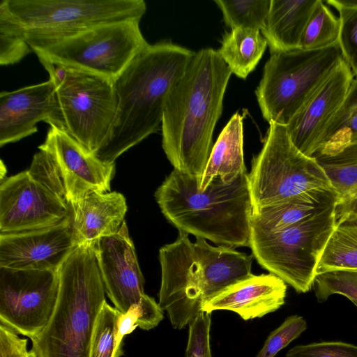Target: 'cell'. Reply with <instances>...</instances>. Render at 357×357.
<instances>
[{
    "label": "cell",
    "instance_id": "1",
    "mask_svg": "<svg viewBox=\"0 0 357 357\" xmlns=\"http://www.w3.org/2000/svg\"><path fill=\"white\" fill-rule=\"evenodd\" d=\"M231 72L217 50L195 52L164 109L162 146L174 169L201 180Z\"/></svg>",
    "mask_w": 357,
    "mask_h": 357
},
{
    "label": "cell",
    "instance_id": "2",
    "mask_svg": "<svg viewBox=\"0 0 357 357\" xmlns=\"http://www.w3.org/2000/svg\"><path fill=\"white\" fill-rule=\"evenodd\" d=\"M195 54L161 41L149 44L133 59L114 80L116 114L106 140L94 153L98 159L114 164L121 154L158 130L167 97Z\"/></svg>",
    "mask_w": 357,
    "mask_h": 357
},
{
    "label": "cell",
    "instance_id": "3",
    "mask_svg": "<svg viewBox=\"0 0 357 357\" xmlns=\"http://www.w3.org/2000/svg\"><path fill=\"white\" fill-rule=\"evenodd\" d=\"M253 257L234 248L212 246L198 237L192 243L188 234L178 231L176 240L159 251L158 303L167 311L173 328H183L206 302L250 275Z\"/></svg>",
    "mask_w": 357,
    "mask_h": 357
},
{
    "label": "cell",
    "instance_id": "4",
    "mask_svg": "<svg viewBox=\"0 0 357 357\" xmlns=\"http://www.w3.org/2000/svg\"><path fill=\"white\" fill-rule=\"evenodd\" d=\"M201 180L174 169L155 192L164 216L178 231L231 248L250 247L253 213L248 173L230 183Z\"/></svg>",
    "mask_w": 357,
    "mask_h": 357
},
{
    "label": "cell",
    "instance_id": "5",
    "mask_svg": "<svg viewBox=\"0 0 357 357\" xmlns=\"http://www.w3.org/2000/svg\"><path fill=\"white\" fill-rule=\"evenodd\" d=\"M59 293L46 327L31 338L37 357H89L98 314L106 301L93 243L77 246L58 270Z\"/></svg>",
    "mask_w": 357,
    "mask_h": 357
},
{
    "label": "cell",
    "instance_id": "6",
    "mask_svg": "<svg viewBox=\"0 0 357 357\" xmlns=\"http://www.w3.org/2000/svg\"><path fill=\"white\" fill-rule=\"evenodd\" d=\"M24 29L31 49L40 48L95 26L142 19L144 0H5Z\"/></svg>",
    "mask_w": 357,
    "mask_h": 357
},
{
    "label": "cell",
    "instance_id": "7",
    "mask_svg": "<svg viewBox=\"0 0 357 357\" xmlns=\"http://www.w3.org/2000/svg\"><path fill=\"white\" fill-rule=\"evenodd\" d=\"M343 59L339 43L271 54L255 91L263 117L287 126Z\"/></svg>",
    "mask_w": 357,
    "mask_h": 357
},
{
    "label": "cell",
    "instance_id": "8",
    "mask_svg": "<svg viewBox=\"0 0 357 357\" xmlns=\"http://www.w3.org/2000/svg\"><path fill=\"white\" fill-rule=\"evenodd\" d=\"M336 207L274 232L251 228L250 248L253 257L261 267L298 293L309 291L336 225Z\"/></svg>",
    "mask_w": 357,
    "mask_h": 357
},
{
    "label": "cell",
    "instance_id": "9",
    "mask_svg": "<svg viewBox=\"0 0 357 357\" xmlns=\"http://www.w3.org/2000/svg\"><path fill=\"white\" fill-rule=\"evenodd\" d=\"M248 179L253 211L307 191L332 188L316 159L301 152L291 141L286 126L275 122L269 123Z\"/></svg>",
    "mask_w": 357,
    "mask_h": 357
},
{
    "label": "cell",
    "instance_id": "10",
    "mask_svg": "<svg viewBox=\"0 0 357 357\" xmlns=\"http://www.w3.org/2000/svg\"><path fill=\"white\" fill-rule=\"evenodd\" d=\"M39 61L55 84L62 129L94 154L106 140L116 117L114 81Z\"/></svg>",
    "mask_w": 357,
    "mask_h": 357
},
{
    "label": "cell",
    "instance_id": "11",
    "mask_svg": "<svg viewBox=\"0 0 357 357\" xmlns=\"http://www.w3.org/2000/svg\"><path fill=\"white\" fill-rule=\"evenodd\" d=\"M140 19L95 26L49 46L31 49L39 60L115 80L149 44Z\"/></svg>",
    "mask_w": 357,
    "mask_h": 357
},
{
    "label": "cell",
    "instance_id": "12",
    "mask_svg": "<svg viewBox=\"0 0 357 357\" xmlns=\"http://www.w3.org/2000/svg\"><path fill=\"white\" fill-rule=\"evenodd\" d=\"M105 292L121 314L133 305L142 311L140 328L150 330L163 319V310L155 299L144 293L134 244L125 221L115 234L93 242Z\"/></svg>",
    "mask_w": 357,
    "mask_h": 357
},
{
    "label": "cell",
    "instance_id": "13",
    "mask_svg": "<svg viewBox=\"0 0 357 357\" xmlns=\"http://www.w3.org/2000/svg\"><path fill=\"white\" fill-rule=\"evenodd\" d=\"M58 293V271L0 267V324L31 339L48 324Z\"/></svg>",
    "mask_w": 357,
    "mask_h": 357
},
{
    "label": "cell",
    "instance_id": "14",
    "mask_svg": "<svg viewBox=\"0 0 357 357\" xmlns=\"http://www.w3.org/2000/svg\"><path fill=\"white\" fill-rule=\"evenodd\" d=\"M70 209V204L33 180L27 170L1 183V234L56 225L69 215Z\"/></svg>",
    "mask_w": 357,
    "mask_h": 357
},
{
    "label": "cell",
    "instance_id": "15",
    "mask_svg": "<svg viewBox=\"0 0 357 357\" xmlns=\"http://www.w3.org/2000/svg\"><path fill=\"white\" fill-rule=\"evenodd\" d=\"M77 246L70 209L69 215L56 225L0 234V267L58 271Z\"/></svg>",
    "mask_w": 357,
    "mask_h": 357
},
{
    "label": "cell",
    "instance_id": "16",
    "mask_svg": "<svg viewBox=\"0 0 357 357\" xmlns=\"http://www.w3.org/2000/svg\"><path fill=\"white\" fill-rule=\"evenodd\" d=\"M62 176L68 204L73 205L89 192H107L115 165L101 161L63 129L50 126L43 144Z\"/></svg>",
    "mask_w": 357,
    "mask_h": 357
},
{
    "label": "cell",
    "instance_id": "17",
    "mask_svg": "<svg viewBox=\"0 0 357 357\" xmlns=\"http://www.w3.org/2000/svg\"><path fill=\"white\" fill-rule=\"evenodd\" d=\"M343 59L286 126L289 137L303 154L312 157L324 132L343 103L354 81Z\"/></svg>",
    "mask_w": 357,
    "mask_h": 357
},
{
    "label": "cell",
    "instance_id": "18",
    "mask_svg": "<svg viewBox=\"0 0 357 357\" xmlns=\"http://www.w3.org/2000/svg\"><path fill=\"white\" fill-rule=\"evenodd\" d=\"M45 121L63 128L54 83L47 81L0 93V146L19 141L37 131Z\"/></svg>",
    "mask_w": 357,
    "mask_h": 357
},
{
    "label": "cell",
    "instance_id": "19",
    "mask_svg": "<svg viewBox=\"0 0 357 357\" xmlns=\"http://www.w3.org/2000/svg\"><path fill=\"white\" fill-rule=\"evenodd\" d=\"M287 289V284L272 273L251 274L213 297L202 310H230L245 321L260 318L284 304Z\"/></svg>",
    "mask_w": 357,
    "mask_h": 357
},
{
    "label": "cell",
    "instance_id": "20",
    "mask_svg": "<svg viewBox=\"0 0 357 357\" xmlns=\"http://www.w3.org/2000/svg\"><path fill=\"white\" fill-rule=\"evenodd\" d=\"M70 206L73 237L77 246L117 233L127 211L124 196L116 192H90Z\"/></svg>",
    "mask_w": 357,
    "mask_h": 357
},
{
    "label": "cell",
    "instance_id": "21",
    "mask_svg": "<svg viewBox=\"0 0 357 357\" xmlns=\"http://www.w3.org/2000/svg\"><path fill=\"white\" fill-rule=\"evenodd\" d=\"M337 204L333 188L315 189L253 211L251 228L274 232L298 224Z\"/></svg>",
    "mask_w": 357,
    "mask_h": 357
},
{
    "label": "cell",
    "instance_id": "22",
    "mask_svg": "<svg viewBox=\"0 0 357 357\" xmlns=\"http://www.w3.org/2000/svg\"><path fill=\"white\" fill-rule=\"evenodd\" d=\"M317 0H271L261 34L271 54L299 48L303 31Z\"/></svg>",
    "mask_w": 357,
    "mask_h": 357
},
{
    "label": "cell",
    "instance_id": "23",
    "mask_svg": "<svg viewBox=\"0 0 357 357\" xmlns=\"http://www.w3.org/2000/svg\"><path fill=\"white\" fill-rule=\"evenodd\" d=\"M243 118L235 113L213 146L199 189L204 190L217 177L227 183L247 172L243 157Z\"/></svg>",
    "mask_w": 357,
    "mask_h": 357
},
{
    "label": "cell",
    "instance_id": "24",
    "mask_svg": "<svg viewBox=\"0 0 357 357\" xmlns=\"http://www.w3.org/2000/svg\"><path fill=\"white\" fill-rule=\"evenodd\" d=\"M335 229L321 254L316 275L331 271L357 273V216L337 213Z\"/></svg>",
    "mask_w": 357,
    "mask_h": 357
},
{
    "label": "cell",
    "instance_id": "25",
    "mask_svg": "<svg viewBox=\"0 0 357 357\" xmlns=\"http://www.w3.org/2000/svg\"><path fill=\"white\" fill-rule=\"evenodd\" d=\"M267 46L260 31L239 27L224 34L217 51L231 73L245 79L256 68Z\"/></svg>",
    "mask_w": 357,
    "mask_h": 357
},
{
    "label": "cell",
    "instance_id": "26",
    "mask_svg": "<svg viewBox=\"0 0 357 357\" xmlns=\"http://www.w3.org/2000/svg\"><path fill=\"white\" fill-rule=\"evenodd\" d=\"M337 195V208L357 201V143L331 155L314 157Z\"/></svg>",
    "mask_w": 357,
    "mask_h": 357
},
{
    "label": "cell",
    "instance_id": "27",
    "mask_svg": "<svg viewBox=\"0 0 357 357\" xmlns=\"http://www.w3.org/2000/svg\"><path fill=\"white\" fill-rule=\"evenodd\" d=\"M357 143V78L327 126L317 151L312 156L333 155L343 148Z\"/></svg>",
    "mask_w": 357,
    "mask_h": 357
},
{
    "label": "cell",
    "instance_id": "28",
    "mask_svg": "<svg viewBox=\"0 0 357 357\" xmlns=\"http://www.w3.org/2000/svg\"><path fill=\"white\" fill-rule=\"evenodd\" d=\"M341 22L323 1L317 0L299 45L305 50L324 49L339 43Z\"/></svg>",
    "mask_w": 357,
    "mask_h": 357
},
{
    "label": "cell",
    "instance_id": "29",
    "mask_svg": "<svg viewBox=\"0 0 357 357\" xmlns=\"http://www.w3.org/2000/svg\"><path fill=\"white\" fill-rule=\"evenodd\" d=\"M271 0H215L225 23L231 29L243 27L261 31L266 24Z\"/></svg>",
    "mask_w": 357,
    "mask_h": 357
},
{
    "label": "cell",
    "instance_id": "30",
    "mask_svg": "<svg viewBox=\"0 0 357 357\" xmlns=\"http://www.w3.org/2000/svg\"><path fill=\"white\" fill-rule=\"evenodd\" d=\"M24 27L8 10L5 0L0 2V64L21 61L30 51Z\"/></svg>",
    "mask_w": 357,
    "mask_h": 357
},
{
    "label": "cell",
    "instance_id": "31",
    "mask_svg": "<svg viewBox=\"0 0 357 357\" xmlns=\"http://www.w3.org/2000/svg\"><path fill=\"white\" fill-rule=\"evenodd\" d=\"M121 312L106 301L98 314L92 335L89 357H120L123 346L118 344V321Z\"/></svg>",
    "mask_w": 357,
    "mask_h": 357
},
{
    "label": "cell",
    "instance_id": "32",
    "mask_svg": "<svg viewBox=\"0 0 357 357\" xmlns=\"http://www.w3.org/2000/svg\"><path fill=\"white\" fill-rule=\"evenodd\" d=\"M313 289L317 301L324 303L333 294H340L357 303V273L331 271L316 275Z\"/></svg>",
    "mask_w": 357,
    "mask_h": 357
},
{
    "label": "cell",
    "instance_id": "33",
    "mask_svg": "<svg viewBox=\"0 0 357 357\" xmlns=\"http://www.w3.org/2000/svg\"><path fill=\"white\" fill-rule=\"evenodd\" d=\"M27 171L33 180L67 202L62 176L55 161L48 152L39 149L33 155Z\"/></svg>",
    "mask_w": 357,
    "mask_h": 357
},
{
    "label": "cell",
    "instance_id": "34",
    "mask_svg": "<svg viewBox=\"0 0 357 357\" xmlns=\"http://www.w3.org/2000/svg\"><path fill=\"white\" fill-rule=\"evenodd\" d=\"M305 319L298 315H291L268 336L256 357H275L282 349L299 337L307 329Z\"/></svg>",
    "mask_w": 357,
    "mask_h": 357
},
{
    "label": "cell",
    "instance_id": "35",
    "mask_svg": "<svg viewBox=\"0 0 357 357\" xmlns=\"http://www.w3.org/2000/svg\"><path fill=\"white\" fill-rule=\"evenodd\" d=\"M332 6L337 10L341 22L339 45L343 58L357 77V8Z\"/></svg>",
    "mask_w": 357,
    "mask_h": 357
},
{
    "label": "cell",
    "instance_id": "36",
    "mask_svg": "<svg viewBox=\"0 0 357 357\" xmlns=\"http://www.w3.org/2000/svg\"><path fill=\"white\" fill-rule=\"evenodd\" d=\"M286 357H357V346L341 341L314 342L292 347Z\"/></svg>",
    "mask_w": 357,
    "mask_h": 357
},
{
    "label": "cell",
    "instance_id": "37",
    "mask_svg": "<svg viewBox=\"0 0 357 357\" xmlns=\"http://www.w3.org/2000/svg\"><path fill=\"white\" fill-rule=\"evenodd\" d=\"M211 314L201 310L189 323L185 357H212L209 342Z\"/></svg>",
    "mask_w": 357,
    "mask_h": 357
},
{
    "label": "cell",
    "instance_id": "38",
    "mask_svg": "<svg viewBox=\"0 0 357 357\" xmlns=\"http://www.w3.org/2000/svg\"><path fill=\"white\" fill-rule=\"evenodd\" d=\"M0 324V357H27V340Z\"/></svg>",
    "mask_w": 357,
    "mask_h": 357
},
{
    "label": "cell",
    "instance_id": "39",
    "mask_svg": "<svg viewBox=\"0 0 357 357\" xmlns=\"http://www.w3.org/2000/svg\"><path fill=\"white\" fill-rule=\"evenodd\" d=\"M326 3L331 6L357 8V0H328Z\"/></svg>",
    "mask_w": 357,
    "mask_h": 357
},
{
    "label": "cell",
    "instance_id": "40",
    "mask_svg": "<svg viewBox=\"0 0 357 357\" xmlns=\"http://www.w3.org/2000/svg\"><path fill=\"white\" fill-rule=\"evenodd\" d=\"M344 212H349L357 216V201L354 202L345 207L340 208H336L337 213H341Z\"/></svg>",
    "mask_w": 357,
    "mask_h": 357
},
{
    "label": "cell",
    "instance_id": "41",
    "mask_svg": "<svg viewBox=\"0 0 357 357\" xmlns=\"http://www.w3.org/2000/svg\"><path fill=\"white\" fill-rule=\"evenodd\" d=\"M6 173V167H4L3 162H1V181H2L3 179V176Z\"/></svg>",
    "mask_w": 357,
    "mask_h": 357
},
{
    "label": "cell",
    "instance_id": "42",
    "mask_svg": "<svg viewBox=\"0 0 357 357\" xmlns=\"http://www.w3.org/2000/svg\"><path fill=\"white\" fill-rule=\"evenodd\" d=\"M27 357H37L36 353L31 349L28 354Z\"/></svg>",
    "mask_w": 357,
    "mask_h": 357
},
{
    "label": "cell",
    "instance_id": "43",
    "mask_svg": "<svg viewBox=\"0 0 357 357\" xmlns=\"http://www.w3.org/2000/svg\"><path fill=\"white\" fill-rule=\"evenodd\" d=\"M354 305L356 306V307H357V303H354Z\"/></svg>",
    "mask_w": 357,
    "mask_h": 357
}]
</instances>
